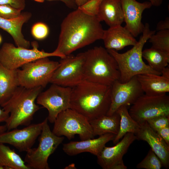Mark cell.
I'll list each match as a JSON object with an SVG mask.
<instances>
[{
	"mask_svg": "<svg viewBox=\"0 0 169 169\" xmlns=\"http://www.w3.org/2000/svg\"><path fill=\"white\" fill-rule=\"evenodd\" d=\"M60 26L55 50L65 56L102 39L104 31L96 16L88 15L78 8L66 16Z\"/></svg>",
	"mask_w": 169,
	"mask_h": 169,
	"instance_id": "obj_1",
	"label": "cell"
},
{
	"mask_svg": "<svg viewBox=\"0 0 169 169\" xmlns=\"http://www.w3.org/2000/svg\"><path fill=\"white\" fill-rule=\"evenodd\" d=\"M111 88L84 79L71 88L70 108L89 121L107 115L111 104Z\"/></svg>",
	"mask_w": 169,
	"mask_h": 169,
	"instance_id": "obj_2",
	"label": "cell"
},
{
	"mask_svg": "<svg viewBox=\"0 0 169 169\" xmlns=\"http://www.w3.org/2000/svg\"><path fill=\"white\" fill-rule=\"evenodd\" d=\"M43 88L39 87L28 89L19 86L1 106L9 114L5 122L8 131L30 124L34 115L40 109L35 101Z\"/></svg>",
	"mask_w": 169,
	"mask_h": 169,
	"instance_id": "obj_3",
	"label": "cell"
},
{
	"mask_svg": "<svg viewBox=\"0 0 169 169\" xmlns=\"http://www.w3.org/2000/svg\"><path fill=\"white\" fill-rule=\"evenodd\" d=\"M84 53V80L111 86L119 79L117 63L106 49L101 46H95Z\"/></svg>",
	"mask_w": 169,
	"mask_h": 169,
	"instance_id": "obj_4",
	"label": "cell"
},
{
	"mask_svg": "<svg viewBox=\"0 0 169 169\" xmlns=\"http://www.w3.org/2000/svg\"><path fill=\"white\" fill-rule=\"evenodd\" d=\"M155 33L156 31L150 29L149 23H146L144 25L142 35L131 49L123 53H120L113 49H107L118 64L120 73L119 80L120 82H126L134 76L141 74H161L146 64L142 59L143 47L151 36Z\"/></svg>",
	"mask_w": 169,
	"mask_h": 169,
	"instance_id": "obj_5",
	"label": "cell"
},
{
	"mask_svg": "<svg viewBox=\"0 0 169 169\" xmlns=\"http://www.w3.org/2000/svg\"><path fill=\"white\" fill-rule=\"evenodd\" d=\"M44 121L38 147L32 148L26 152L24 161L30 169H50L48 158L64 139L63 136H57L51 131L47 118Z\"/></svg>",
	"mask_w": 169,
	"mask_h": 169,
	"instance_id": "obj_6",
	"label": "cell"
},
{
	"mask_svg": "<svg viewBox=\"0 0 169 169\" xmlns=\"http://www.w3.org/2000/svg\"><path fill=\"white\" fill-rule=\"evenodd\" d=\"M49 57L38 59L23 65L18 69L19 85L28 89L45 87L50 83L59 62L50 60Z\"/></svg>",
	"mask_w": 169,
	"mask_h": 169,
	"instance_id": "obj_7",
	"label": "cell"
},
{
	"mask_svg": "<svg viewBox=\"0 0 169 169\" xmlns=\"http://www.w3.org/2000/svg\"><path fill=\"white\" fill-rule=\"evenodd\" d=\"M31 49L15 46L10 43H5L0 48V63L8 69H18L24 64L38 59L50 57L61 58L65 56L56 50L47 52L39 50L36 42H33Z\"/></svg>",
	"mask_w": 169,
	"mask_h": 169,
	"instance_id": "obj_8",
	"label": "cell"
},
{
	"mask_svg": "<svg viewBox=\"0 0 169 169\" xmlns=\"http://www.w3.org/2000/svg\"><path fill=\"white\" fill-rule=\"evenodd\" d=\"M53 132L57 136H64L69 140L78 135L81 140L94 137L89 121L84 116L71 108L60 113L54 122Z\"/></svg>",
	"mask_w": 169,
	"mask_h": 169,
	"instance_id": "obj_9",
	"label": "cell"
},
{
	"mask_svg": "<svg viewBox=\"0 0 169 169\" xmlns=\"http://www.w3.org/2000/svg\"><path fill=\"white\" fill-rule=\"evenodd\" d=\"M128 111L132 118L139 124L158 116H169V96L166 94L156 96L143 94Z\"/></svg>",
	"mask_w": 169,
	"mask_h": 169,
	"instance_id": "obj_10",
	"label": "cell"
},
{
	"mask_svg": "<svg viewBox=\"0 0 169 169\" xmlns=\"http://www.w3.org/2000/svg\"><path fill=\"white\" fill-rule=\"evenodd\" d=\"M61 59L50 83L72 88L84 80V52Z\"/></svg>",
	"mask_w": 169,
	"mask_h": 169,
	"instance_id": "obj_11",
	"label": "cell"
},
{
	"mask_svg": "<svg viewBox=\"0 0 169 169\" xmlns=\"http://www.w3.org/2000/svg\"><path fill=\"white\" fill-rule=\"evenodd\" d=\"M71 93V88L52 84L48 89L38 95L37 103L48 110L47 118L50 123H54L60 113L70 108Z\"/></svg>",
	"mask_w": 169,
	"mask_h": 169,
	"instance_id": "obj_12",
	"label": "cell"
},
{
	"mask_svg": "<svg viewBox=\"0 0 169 169\" xmlns=\"http://www.w3.org/2000/svg\"><path fill=\"white\" fill-rule=\"evenodd\" d=\"M111 104L107 115H111L121 106L132 105L144 94L136 75L125 83L116 80L111 86Z\"/></svg>",
	"mask_w": 169,
	"mask_h": 169,
	"instance_id": "obj_13",
	"label": "cell"
},
{
	"mask_svg": "<svg viewBox=\"0 0 169 169\" xmlns=\"http://www.w3.org/2000/svg\"><path fill=\"white\" fill-rule=\"evenodd\" d=\"M44 121L29 124L21 129L17 128L0 133V143L11 145L20 151L31 148L42 131Z\"/></svg>",
	"mask_w": 169,
	"mask_h": 169,
	"instance_id": "obj_14",
	"label": "cell"
},
{
	"mask_svg": "<svg viewBox=\"0 0 169 169\" xmlns=\"http://www.w3.org/2000/svg\"><path fill=\"white\" fill-rule=\"evenodd\" d=\"M136 139L134 134L128 133L115 146L112 147L105 146L97 156L98 163L104 169H115L117 165L124 163L122 159L124 155Z\"/></svg>",
	"mask_w": 169,
	"mask_h": 169,
	"instance_id": "obj_15",
	"label": "cell"
},
{
	"mask_svg": "<svg viewBox=\"0 0 169 169\" xmlns=\"http://www.w3.org/2000/svg\"><path fill=\"white\" fill-rule=\"evenodd\" d=\"M125 27L134 37L142 33L144 25L141 22L142 14L146 9L152 6L149 1L140 3L136 0H120Z\"/></svg>",
	"mask_w": 169,
	"mask_h": 169,
	"instance_id": "obj_16",
	"label": "cell"
},
{
	"mask_svg": "<svg viewBox=\"0 0 169 169\" xmlns=\"http://www.w3.org/2000/svg\"><path fill=\"white\" fill-rule=\"evenodd\" d=\"M140 129L135 135L136 139L146 141L151 149L166 168L169 166V146L163 139L148 125L146 121L139 124Z\"/></svg>",
	"mask_w": 169,
	"mask_h": 169,
	"instance_id": "obj_17",
	"label": "cell"
},
{
	"mask_svg": "<svg viewBox=\"0 0 169 169\" xmlns=\"http://www.w3.org/2000/svg\"><path fill=\"white\" fill-rule=\"evenodd\" d=\"M115 135L108 133L97 138H91L80 141H71L63 145V150L69 156H75L84 152H88L97 156L105 144L113 141Z\"/></svg>",
	"mask_w": 169,
	"mask_h": 169,
	"instance_id": "obj_18",
	"label": "cell"
},
{
	"mask_svg": "<svg viewBox=\"0 0 169 169\" xmlns=\"http://www.w3.org/2000/svg\"><path fill=\"white\" fill-rule=\"evenodd\" d=\"M105 48L116 51L137 42L135 37L124 26L117 25L104 30L103 38Z\"/></svg>",
	"mask_w": 169,
	"mask_h": 169,
	"instance_id": "obj_19",
	"label": "cell"
},
{
	"mask_svg": "<svg viewBox=\"0 0 169 169\" xmlns=\"http://www.w3.org/2000/svg\"><path fill=\"white\" fill-rule=\"evenodd\" d=\"M31 13L22 12L15 18L6 19L0 17V28L8 33L12 37L16 46L29 49L30 42L24 37L22 33L23 25L30 19Z\"/></svg>",
	"mask_w": 169,
	"mask_h": 169,
	"instance_id": "obj_20",
	"label": "cell"
},
{
	"mask_svg": "<svg viewBox=\"0 0 169 169\" xmlns=\"http://www.w3.org/2000/svg\"><path fill=\"white\" fill-rule=\"evenodd\" d=\"M96 16L109 27L121 25L124 17L120 0H102Z\"/></svg>",
	"mask_w": 169,
	"mask_h": 169,
	"instance_id": "obj_21",
	"label": "cell"
},
{
	"mask_svg": "<svg viewBox=\"0 0 169 169\" xmlns=\"http://www.w3.org/2000/svg\"><path fill=\"white\" fill-rule=\"evenodd\" d=\"M136 76L146 95H158L169 92V79L161 75L147 73L138 74Z\"/></svg>",
	"mask_w": 169,
	"mask_h": 169,
	"instance_id": "obj_22",
	"label": "cell"
},
{
	"mask_svg": "<svg viewBox=\"0 0 169 169\" xmlns=\"http://www.w3.org/2000/svg\"><path fill=\"white\" fill-rule=\"evenodd\" d=\"M18 69L7 68L0 63V106H1L11 97L19 86Z\"/></svg>",
	"mask_w": 169,
	"mask_h": 169,
	"instance_id": "obj_23",
	"label": "cell"
},
{
	"mask_svg": "<svg viewBox=\"0 0 169 169\" xmlns=\"http://www.w3.org/2000/svg\"><path fill=\"white\" fill-rule=\"evenodd\" d=\"M120 117L116 112L111 115H104L89 121L94 136L106 134H117Z\"/></svg>",
	"mask_w": 169,
	"mask_h": 169,
	"instance_id": "obj_24",
	"label": "cell"
},
{
	"mask_svg": "<svg viewBox=\"0 0 169 169\" xmlns=\"http://www.w3.org/2000/svg\"><path fill=\"white\" fill-rule=\"evenodd\" d=\"M116 112L120 117L119 130L113 141L116 144L128 133L135 135L139 131L140 125L131 117L129 113L128 107L123 105L120 106Z\"/></svg>",
	"mask_w": 169,
	"mask_h": 169,
	"instance_id": "obj_25",
	"label": "cell"
},
{
	"mask_svg": "<svg viewBox=\"0 0 169 169\" xmlns=\"http://www.w3.org/2000/svg\"><path fill=\"white\" fill-rule=\"evenodd\" d=\"M30 169L13 149L0 143V169Z\"/></svg>",
	"mask_w": 169,
	"mask_h": 169,
	"instance_id": "obj_26",
	"label": "cell"
},
{
	"mask_svg": "<svg viewBox=\"0 0 169 169\" xmlns=\"http://www.w3.org/2000/svg\"><path fill=\"white\" fill-rule=\"evenodd\" d=\"M142 56L147 61L151 68L161 73L162 70L168 66L169 63V52L152 47L143 50Z\"/></svg>",
	"mask_w": 169,
	"mask_h": 169,
	"instance_id": "obj_27",
	"label": "cell"
},
{
	"mask_svg": "<svg viewBox=\"0 0 169 169\" xmlns=\"http://www.w3.org/2000/svg\"><path fill=\"white\" fill-rule=\"evenodd\" d=\"M152 47L156 49L169 52V29L158 31L148 39Z\"/></svg>",
	"mask_w": 169,
	"mask_h": 169,
	"instance_id": "obj_28",
	"label": "cell"
},
{
	"mask_svg": "<svg viewBox=\"0 0 169 169\" xmlns=\"http://www.w3.org/2000/svg\"><path fill=\"white\" fill-rule=\"evenodd\" d=\"M162 163L154 151L151 149L145 158L136 166L138 169H160Z\"/></svg>",
	"mask_w": 169,
	"mask_h": 169,
	"instance_id": "obj_29",
	"label": "cell"
},
{
	"mask_svg": "<svg viewBox=\"0 0 169 169\" xmlns=\"http://www.w3.org/2000/svg\"><path fill=\"white\" fill-rule=\"evenodd\" d=\"M31 31L32 36L34 38L41 40L47 37L49 30L46 24L42 22H38L32 26Z\"/></svg>",
	"mask_w": 169,
	"mask_h": 169,
	"instance_id": "obj_30",
	"label": "cell"
},
{
	"mask_svg": "<svg viewBox=\"0 0 169 169\" xmlns=\"http://www.w3.org/2000/svg\"><path fill=\"white\" fill-rule=\"evenodd\" d=\"M102 0H89L77 8L85 14L91 16L97 15Z\"/></svg>",
	"mask_w": 169,
	"mask_h": 169,
	"instance_id": "obj_31",
	"label": "cell"
},
{
	"mask_svg": "<svg viewBox=\"0 0 169 169\" xmlns=\"http://www.w3.org/2000/svg\"><path fill=\"white\" fill-rule=\"evenodd\" d=\"M149 126L155 131L169 126V116L161 115L146 120Z\"/></svg>",
	"mask_w": 169,
	"mask_h": 169,
	"instance_id": "obj_32",
	"label": "cell"
},
{
	"mask_svg": "<svg viewBox=\"0 0 169 169\" xmlns=\"http://www.w3.org/2000/svg\"><path fill=\"white\" fill-rule=\"evenodd\" d=\"M22 10L5 4H0V17L6 18H12L18 16Z\"/></svg>",
	"mask_w": 169,
	"mask_h": 169,
	"instance_id": "obj_33",
	"label": "cell"
},
{
	"mask_svg": "<svg viewBox=\"0 0 169 169\" xmlns=\"http://www.w3.org/2000/svg\"><path fill=\"white\" fill-rule=\"evenodd\" d=\"M0 4L9 5L23 10L25 7L26 3L25 0H0Z\"/></svg>",
	"mask_w": 169,
	"mask_h": 169,
	"instance_id": "obj_34",
	"label": "cell"
},
{
	"mask_svg": "<svg viewBox=\"0 0 169 169\" xmlns=\"http://www.w3.org/2000/svg\"><path fill=\"white\" fill-rule=\"evenodd\" d=\"M156 132L169 146V126L158 130Z\"/></svg>",
	"mask_w": 169,
	"mask_h": 169,
	"instance_id": "obj_35",
	"label": "cell"
},
{
	"mask_svg": "<svg viewBox=\"0 0 169 169\" xmlns=\"http://www.w3.org/2000/svg\"><path fill=\"white\" fill-rule=\"evenodd\" d=\"M156 29L157 31L169 29V17H167L164 20L159 21L157 24Z\"/></svg>",
	"mask_w": 169,
	"mask_h": 169,
	"instance_id": "obj_36",
	"label": "cell"
},
{
	"mask_svg": "<svg viewBox=\"0 0 169 169\" xmlns=\"http://www.w3.org/2000/svg\"><path fill=\"white\" fill-rule=\"evenodd\" d=\"M37 1L39 2H43L44 0H47L49 1H60L63 2L68 8L73 9H76L77 8V6L76 5L74 0H34Z\"/></svg>",
	"mask_w": 169,
	"mask_h": 169,
	"instance_id": "obj_37",
	"label": "cell"
},
{
	"mask_svg": "<svg viewBox=\"0 0 169 169\" xmlns=\"http://www.w3.org/2000/svg\"><path fill=\"white\" fill-rule=\"evenodd\" d=\"M9 115L8 113L0 108V123L3 122H5Z\"/></svg>",
	"mask_w": 169,
	"mask_h": 169,
	"instance_id": "obj_38",
	"label": "cell"
},
{
	"mask_svg": "<svg viewBox=\"0 0 169 169\" xmlns=\"http://www.w3.org/2000/svg\"><path fill=\"white\" fill-rule=\"evenodd\" d=\"M161 75L165 78L169 79V68L168 67H166L161 71Z\"/></svg>",
	"mask_w": 169,
	"mask_h": 169,
	"instance_id": "obj_39",
	"label": "cell"
},
{
	"mask_svg": "<svg viewBox=\"0 0 169 169\" xmlns=\"http://www.w3.org/2000/svg\"><path fill=\"white\" fill-rule=\"evenodd\" d=\"M163 0H148L151 2L152 6L159 7L162 3Z\"/></svg>",
	"mask_w": 169,
	"mask_h": 169,
	"instance_id": "obj_40",
	"label": "cell"
},
{
	"mask_svg": "<svg viewBox=\"0 0 169 169\" xmlns=\"http://www.w3.org/2000/svg\"><path fill=\"white\" fill-rule=\"evenodd\" d=\"M74 1L76 5L77 6V7H79L84 3H86V2H87L89 0H74Z\"/></svg>",
	"mask_w": 169,
	"mask_h": 169,
	"instance_id": "obj_41",
	"label": "cell"
},
{
	"mask_svg": "<svg viewBox=\"0 0 169 169\" xmlns=\"http://www.w3.org/2000/svg\"><path fill=\"white\" fill-rule=\"evenodd\" d=\"M7 130V128L5 125H0V133L6 131Z\"/></svg>",
	"mask_w": 169,
	"mask_h": 169,
	"instance_id": "obj_42",
	"label": "cell"
},
{
	"mask_svg": "<svg viewBox=\"0 0 169 169\" xmlns=\"http://www.w3.org/2000/svg\"><path fill=\"white\" fill-rule=\"evenodd\" d=\"M2 38L1 35H0V44L2 43Z\"/></svg>",
	"mask_w": 169,
	"mask_h": 169,
	"instance_id": "obj_43",
	"label": "cell"
}]
</instances>
